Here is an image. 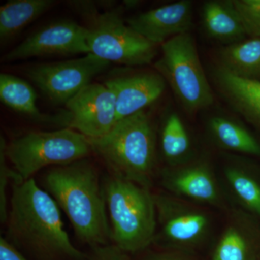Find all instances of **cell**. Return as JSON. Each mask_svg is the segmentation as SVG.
I'll list each match as a JSON object with an SVG mask.
<instances>
[{"label": "cell", "mask_w": 260, "mask_h": 260, "mask_svg": "<svg viewBox=\"0 0 260 260\" xmlns=\"http://www.w3.org/2000/svg\"><path fill=\"white\" fill-rule=\"evenodd\" d=\"M7 240L35 260H88L64 230L60 209L34 178L13 186Z\"/></svg>", "instance_id": "6da1fadb"}, {"label": "cell", "mask_w": 260, "mask_h": 260, "mask_svg": "<svg viewBox=\"0 0 260 260\" xmlns=\"http://www.w3.org/2000/svg\"><path fill=\"white\" fill-rule=\"evenodd\" d=\"M43 183L81 242L91 248L109 244L111 228L104 185L91 162L84 158L52 168Z\"/></svg>", "instance_id": "7a4b0ae2"}, {"label": "cell", "mask_w": 260, "mask_h": 260, "mask_svg": "<svg viewBox=\"0 0 260 260\" xmlns=\"http://www.w3.org/2000/svg\"><path fill=\"white\" fill-rule=\"evenodd\" d=\"M88 139L112 176L150 188L156 162V135L144 110L118 121L107 135Z\"/></svg>", "instance_id": "3957f363"}, {"label": "cell", "mask_w": 260, "mask_h": 260, "mask_svg": "<svg viewBox=\"0 0 260 260\" xmlns=\"http://www.w3.org/2000/svg\"><path fill=\"white\" fill-rule=\"evenodd\" d=\"M104 189L112 244L128 254L143 250L155 242L156 208L149 188L112 176Z\"/></svg>", "instance_id": "277c9868"}, {"label": "cell", "mask_w": 260, "mask_h": 260, "mask_svg": "<svg viewBox=\"0 0 260 260\" xmlns=\"http://www.w3.org/2000/svg\"><path fill=\"white\" fill-rule=\"evenodd\" d=\"M92 151L88 138L69 128L31 132L13 140L6 147L8 160L23 181L31 179L43 168L78 161Z\"/></svg>", "instance_id": "5b68a950"}, {"label": "cell", "mask_w": 260, "mask_h": 260, "mask_svg": "<svg viewBox=\"0 0 260 260\" xmlns=\"http://www.w3.org/2000/svg\"><path fill=\"white\" fill-rule=\"evenodd\" d=\"M162 56L155 69L170 85L178 100L189 113L209 107L214 98L189 32L169 39L160 45Z\"/></svg>", "instance_id": "8992f818"}, {"label": "cell", "mask_w": 260, "mask_h": 260, "mask_svg": "<svg viewBox=\"0 0 260 260\" xmlns=\"http://www.w3.org/2000/svg\"><path fill=\"white\" fill-rule=\"evenodd\" d=\"M90 53L109 62L126 66L148 64L158 53V45L149 42L124 23L119 8L102 13H88Z\"/></svg>", "instance_id": "52a82bcc"}, {"label": "cell", "mask_w": 260, "mask_h": 260, "mask_svg": "<svg viewBox=\"0 0 260 260\" xmlns=\"http://www.w3.org/2000/svg\"><path fill=\"white\" fill-rule=\"evenodd\" d=\"M110 62L92 53L77 59L32 67L27 75L54 104H66Z\"/></svg>", "instance_id": "ba28073f"}, {"label": "cell", "mask_w": 260, "mask_h": 260, "mask_svg": "<svg viewBox=\"0 0 260 260\" xmlns=\"http://www.w3.org/2000/svg\"><path fill=\"white\" fill-rule=\"evenodd\" d=\"M159 228L155 242L189 249L202 244L210 229L208 214L175 196L154 194ZM157 226V228H158Z\"/></svg>", "instance_id": "9c48e42d"}, {"label": "cell", "mask_w": 260, "mask_h": 260, "mask_svg": "<svg viewBox=\"0 0 260 260\" xmlns=\"http://www.w3.org/2000/svg\"><path fill=\"white\" fill-rule=\"evenodd\" d=\"M65 105L61 124L88 138L107 135L117 122L115 98L105 84H89Z\"/></svg>", "instance_id": "30bf717a"}, {"label": "cell", "mask_w": 260, "mask_h": 260, "mask_svg": "<svg viewBox=\"0 0 260 260\" xmlns=\"http://www.w3.org/2000/svg\"><path fill=\"white\" fill-rule=\"evenodd\" d=\"M87 37V27L73 20H61L34 32L7 53L2 61L11 62L40 56L87 54L90 53Z\"/></svg>", "instance_id": "8fae6325"}, {"label": "cell", "mask_w": 260, "mask_h": 260, "mask_svg": "<svg viewBox=\"0 0 260 260\" xmlns=\"http://www.w3.org/2000/svg\"><path fill=\"white\" fill-rule=\"evenodd\" d=\"M162 186L174 196L220 206L223 195L212 167L205 160L184 161L164 169Z\"/></svg>", "instance_id": "7c38bea8"}, {"label": "cell", "mask_w": 260, "mask_h": 260, "mask_svg": "<svg viewBox=\"0 0 260 260\" xmlns=\"http://www.w3.org/2000/svg\"><path fill=\"white\" fill-rule=\"evenodd\" d=\"M192 18V3L189 0H181L140 13L126 20V23L149 42L158 46L189 32Z\"/></svg>", "instance_id": "4fadbf2b"}, {"label": "cell", "mask_w": 260, "mask_h": 260, "mask_svg": "<svg viewBox=\"0 0 260 260\" xmlns=\"http://www.w3.org/2000/svg\"><path fill=\"white\" fill-rule=\"evenodd\" d=\"M116 101L117 121L133 115L161 96L166 80L154 72L118 75L105 82Z\"/></svg>", "instance_id": "5bb4252c"}, {"label": "cell", "mask_w": 260, "mask_h": 260, "mask_svg": "<svg viewBox=\"0 0 260 260\" xmlns=\"http://www.w3.org/2000/svg\"><path fill=\"white\" fill-rule=\"evenodd\" d=\"M260 234L249 215L234 211L214 249L212 260H256Z\"/></svg>", "instance_id": "9a60e30c"}, {"label": "cell", "mask_w": 260, "mask_h": 260, "mask_svg": "<svg viewBox=\"0 0 260 260\" xmlns=\"http://www.w3.org/2000/svg\"><path fill=\"white\" fill-rule=\"evenodd\" d=\"M215 78L220 91L236 110L260 126V80L246 79L218 67Z\"/></svg>", "instance_id": "2e32d148"}, {"label": "cell", "mask_w": 260, "mask_h": 260, "mask_svg": "<svg viewBox=\"0 0 260 260\" xmlns=\"http://www.w3.org/2000/svg\"><path fill=\"white\" fill-rule=\"evenodd\" d=\"M203 23L208 35L229 45L242 42L246 36L233 1L206 2L203 8Z\"/></svg>", "instance_id": "e0dca14e"}, {"label": "cell", "mask_w": 260, "mask_h": 260, "mask_svg": "<svg viewBox=\"0 0 260 260\" xmlns=\"http://www.w3.org/2000/svg\"><path fill=\"white\" fill-rule=\"evenodd\" d=\"M55 5L54 0H10L0 8V41L8 42Z\"/></svg>", "instance_id": "ac0fdd59"}, {"label": "cell", "mask_w": 260, "mask_h": 260, "mask_svg": "<svg viewBox=\"0 0 260 260\" xmlns=\"http://www.w3.org/2000/svg\"><path fill=\"white\" fill-rule=\"evenodd\" d=\"M208 128L215 143L224 150L260 156V143L237 121L225 116H213Z\"/></svg>", "instance_id": "d6986e66"}, {"label": "cell", "mask_w": 260, "mask_h": 260, "mask_svg": "<svg viewBox=\"0 0 260 260\" xmlns=\"http://www.w3.org/2000/svg\"><path fill=\"white\" fill-rule=\"evenodd\" d=\"M220 66L232 74L249 80L260 79V38L230 44L220 52Z\"/></svg>", "instance_id": "ffe728a7"}, {"label": "cell", "mask_w": 260, "mask_h": 260, "mask_svg": "<svg viewBox=\"0 0 260 260\" xmlns=\"http://www.w3.org/2000/svg\"><path fill=\"white\" fill-rule=\"evenodd\" d=\"M0 99L15 112L37 121H45L37 105V94L25 80L6 73L0 74Z\"/></svg>", "instance_id": "44dd1931"}, {"label": "cell", "mask_w": 260, "mask_h": 260, "mask_svg": "<svg viewBox=\"0 0 260 260\" xmlns=\"http://www.w3.org/2000/svg\"><path fill=\"white\" fill-rule=\"evenodd\" d=\"M224 175L243 208L260 218V182L257 178L246 168L236 164L226 166Z\"/></svg>", "instance_id": "7402d4cb"}, {"label": "cell", "mask_w": 260, "mask_h": 260, "mask_svg": "<svg viewBox=\"0 0 260 260\" xmlns=\"http://www.w3.org/2000/svg\"><path fill=\"white\" fill-rule=\"evenodd\" d=\"M162 155L171 166L186 161L190 151L191 141L184 123L176 113L169 114L160 135Z\"/></svg>", "instance_id": "603a6c76"}, {"label": "cell", "mask_w": 260, "mask_h": 260, "mask_svg": "<svg viewBox=\"0 0 260 260\" xmlns=\"http://www.w3.org/2000/svg\"><path fill=\"white\" fill-rule=\"evenodd\" d=\"M6 147L7 143L2 136L0 138V221L2 224H6L9 213L7 189L10 183L15 184L23 181L15 169L8 164L9 160L6 155Z\"/></svg>", "instance_id": "cb8c5ba5"}, {"label": "cell", "mask_w": 260, "mask_h": 260, "mask_svg": "<svg viewBox=\"0 0 260 260\" xmlns=\"http://www.w3.org/2000/svg\"><path fill=\"white\" fill-rule=\"evenodd\" d=\"M246 35L260 38V0H234Z\"/></svg>", "instance_id": "d4e9b609"}, {"label": "cell", "mask_w": 260, "mask_h": 260, "mask_svg": "<svg viewBox=\"0 0 260 260\" xmlns=\"http://www.w3.org/2000/svg\"><path fill=\"white\" fill-rule=\"evenodd\" d=\"M88 260H130L127 253L114 244L91 248Z\"/></svg>", "instance_id": "484cf974"}, {"label": "cell", "mask_w": 260, "mask_h": 260, "mask_svg": "<svg viewBox=\"0 0 260 260\" xmlns=\"http://www.w3.org/2000/svg\"><path fill=\"white\" fill-rule=\"evenodd\" d=\"M0 260H29L25 255L8 242L5 237H0Z\"/></svg>", "instance_id": "4316f807"}, {"label": "cell", "mask_w": 260, "mask_h": 260, "mask_svg": "<svg viewBox=\"0 0 260 260\" xmlns=\"http://www.w3.org/2000/svg\"><path fill=\"white\" fill-rule=\"evenodd\" d=\"M144 260H190L172 253H156L147 256Z\"/></svg>", "instance_id": "83f0119b"}]
</instances>
